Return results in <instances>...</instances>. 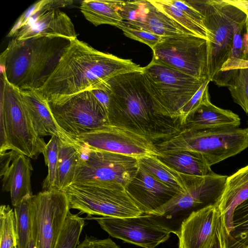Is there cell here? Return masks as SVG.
I'll list each match as a JSON object with an SVG mask.
<instances>
[{"label": "cell", "mask_w": 248, "mask_h": 248, "mask_svg": "<svg viewBox=\"0 0 248 248\" xmlns=\"http://www.w3.org/2000/svg\"><path fill=\"white\" fill-rule=\"evenodd\" d=\"M141 71L105 80L109 90V125L130 131L155 144L180 133V121L159 114L145 86Z\"/></svg>", "instance_id": "obj_1"}, {"label": "cell", "mask_w": 248, "mask_h": 248, "mask_svg": "<svg viewBox=\"0 0 248 248\" xmlns=\"http://www.w3.org/2000/svg\"><path fill=\"white\" fill-rule=\"evenodd\" d=\"M142 67L130 59L103 52L78 38L72 39L55 70L40 90L46 100L91 90L98 84Z\"/></svg>", "instance_id": "obj_2"}, {"label": "cell", "mask_w": 248, "mask_h": 248, "mask_svg": "<svg viewBox=\"0 0 248 248\" xmlns=\"http://www.w3.org/2000/svg\"><path fill=\"white\" fill-rule=\"evenodd\" d=\"M71 39L42 36L11 40L0 56V71L21 90H40L51 76Z\"/></svg>", "instance_id": "obj_3"}, {"label": "cell", "mask_w": 248, "mask_h": 248, "mask_svg": "<svg viewBox=\"0 0 248 248\" xmlns=\"http://www.w3.org/2000/svg\"><path fill=\"white\" fill-rule=\"evenodd\" d=\"M186 1L201 14L208 32V78L212 81L231 55L237 26L248 16L239 0Z\"/></svg>", "instance_id": "obj_4"}, {"label": "cell", "mask_w": 248, "mask_h": 248, "mask_svg": "<svg viewBox=\"0 0 248 248\" xmlns=\"http://www.w3.org/2000/svg\"><path fill=\"white\" fill-rule=\"evenodd\" d=\"M0 154L16 151L36 158L46 143L36 134L22 101L20 90L10 83L0 71Z\"/></svg>", "instance_id": "obj_5"}, {"label": "cell", "mask_w": 248, "mask_h": 248, "mask_svg": "<svg viewBox=\"0 0 248 248\" xmlns=\"http://www.w3.org/2000/svg\"><path fill=\"white\" fill-rule=\"evenodd\" d=\"M155 146L159 153L187 151L200 153L211 167L248 148V127L181 131Z\"/></svg>", "instance_id": "obj_6"}, {"label": "cell", "mask_w": 248, "mask_h": 248, "mask_svg": "<svg viewBox=\"0 0 248 248\" xmlns=\"http://www.w3.org/2000/svg\"><path fill=\"white\" fill-rule=\"evenodd\" d=\"M143 81L157 112L177 119L182 125L184 109L208 79H200L153 60L141 71Z\"/></svg>", "instance_id": "obj_7"}, {"label": "cell", "mask_w": 248, "mask_h": 248, "mask_svg": "<svg viewBox=\"0 0 248 248\" xmlns=\"http://www.w3.org/2000/svg\"><path fill=\"white\" fill-rule=\"evenodd\" d=\"M63 191L70 209L88 216L126 217L143 214L123 186L114 183L85 181L74 183Z\"/></svg>", "instance_id": "obj_8"}, {"label": "cell", "mask_w": 248, "mask_h": 248, "mask_svg": "<svg viewBox=\"0 0 248 248\" xmlns=\"http://www.w3.org/2000/svg\"><path fill=\"white\" fill-rule=\"evenodd\" d=\"M227 177L214 172L203 176L189 175L186 190L151 214L170 233L177 235L182 222L192 213L217 206Z\"/></svg>", "instance_id": "obj_9"}, {"label": "cell", "mask_w": 248, "mask_h": 248, "mask_svg": "<svg viewBox=\"0 0 248 248\" xmlns=\"http://www.w3.org/2000/svg\"><path fill=\"white\" fill-rule=\"evenodd\" d=\"M47 102L57 124L68 136L88 134L109 125L107 111L91 90L52 97Z\"/></svg>", "instance_id": "obj_10"}, {"label": "cell", "mask_w": 248, "mask_h": 248, "mask_svg": "<svg viewBox=\"0 0 248 248\" xmlns=\"http://www.w3.org/2000/svg\"><path fill=\"white\" fill-rule=\"evenodd\" d=\"M69 137L79 155L73 183L99 181L118 184L125 187L137 172L138 158L93 149Z\"/></svg>", "instance_id": "obj_11"}, {"label": "cell", "mask_w": 248, "mask_h": 248, "mask_svg": "<svg viewBox=\"0 0 248 248\" xmlns=\"http://www.w3.org/2000/svg\"><path fill=\"white\" fill-rule=\"evenodd\" d=\"M208 40L193 34L163 36L152 49L155 62L200 79H209Z\"/></svg>", "instance_id": "obj_12"}, {"label": "cell", "mask_w": 248, "mask_h": 248, "mask_svg": "<svg viewBox=\"0 0 248 248\" xmlns=\"http://www.w3.org/2000/svg\"><path fill=\"white\" fill-rule=\"evenodd\" d=\"M32 201L36 248H54L70 212L68 199L63 190L52 188L33 195Z\"/></svg>", "instance_id": "obj_13"}, {"label": "cell", "mask_w": 248, "mask_h": 248, "mask_svg": "<svg viewBox=\"0 0 248 248\" xmlns=\"http://www.w3.org/2000/svg\"><path fill=\"white\" fill-rule=\"evenodd\" d=\"M111 236L143 248H155L166 241L170 232L152 214L126 217L95 218Z\"/></svg>", "instance_id": "obj_14"}, {"label": "cell", "mask_w": 248, "mask_h": 248, "mask_svg": "<svg viewBox=\"0 0 248 248\" xmlns=\"http://www.w3.org/2000/svg\"><path fill=\"white\" fill-rule=\"evenodd\" d=\"M70 137L93 149L138 158L160 154L154 143L148 139L128 130L110 125L88 134Z\"/></svg>", "instance_id": "obj_15"}, {"label": "cell", "mask_w": 248, "mask_h": 248, "mask_svg": "<svg viewBox=\"0 0 248 248\" xmlns=\"http://www.w3.org/2000/svg\"><path fill=\"white\" fill-rule=\"evenodd\" d=\"M119 12L123 23L158 35H194L161 11L150 0L122 1Z\"/></svg>", "instance_id": "obj_16"}, {"label": "cell", "mask_w": 248, "mask_h": 248, "mask_svg": "<svg viewBox=\"0 0 248 248\" xmlns=\"http://www.w3.org/2000/svg\"><path fill=\"white\" fill-rule=\"evenodd\" d=\"M2 190L9 192L14 207L33 196L31 174L33 168L29 157L14 151L0 154Z\"/></svg>", "instance_id": "obj_17"}, {"label": "cell", "mask_w": 248, "mask_h": 248, "mask_svg": "<svg viewBox=\"0 0 248 248\" xmlns=\"http://www.w3.org/2000/svg\"><path fill=\"white\" fill-rule=\"evenodd\" d=\"M144 214H151L170 201L178 193L139 166L125 187Z\"/></svg>", "instance_id": "obj_18"}, {"label": "cell", "mask_w": 248, "mask_h": 248, "mask_svg": "<svg viewBox=\"0 0 248 248\" xmlns=\"http://www.w3.org/2000/svg\"><path fill=\"white\" fill-rule=\"evenodd\" d=\"M219 214L216 205L192 213L182 222L177 234L178 248H208Z\"/></svg>", "instance_id": "obj_19"}, {"label": "cell", "mask_w": 248, "mask_h": 248, "mask_svg": "<svg viewBox=\"0 0 248 248\" xmlns=\"http://www.w3.org/2000/svg\"><path fill=\"white\" fill-rule=\"evenodd\" d=\"M42 36L77 38L74 25L70 17L59 9L50 10L33 21L22 27L14 37L18 40Z\"/></svg>", "instance_id": "obj_20"}, {"label": "cell", "mask_w": 248, "mask_h": 248, "mask_svg": "<svg viewBox=\"0 0 248 248\" xmlns=\"http://www.w3.org/2000/svg\"><path fill=\"white\" fill-rule=\"evenodd\" d=\"M241 119L232 111L213 105L210 97L205 98L186 118L181 131L224 127H239Z\"/></svg>", "instance_id": "obj_21"}, {"label": "cell", "mask_w": 248, "mask_h": 248, "mask_svg": "<svg viewBox=\"0 0 248 248\" xmlns=\"http://www.w3.org/2000/svg\"><path fill=\"white\" fill-rule=\"evenodd\" d=\"M248 199V165L227 177L225 187L217 206L224 219L228 233L232 228L235 208Z\"/></svg>", "instance_id": "obj_22"}, {"label": "cell", "mask_w": 248, "mask_h": 248, "mask_svg": "<svg viewBox=\"0 0 248 248\" xmlns=\"http://www.w3.org/2000/svg\"><path fill=\"white\" fill-rule=\"evenodd\" d=\"M23 103L29 113L33 128L39 137L62 136L63 133L57 124L40 90H21Z\"/></svg>", "instance_id": "obj_23"}, {"label": "cell", "mask_w": 248, "mask_h": 248, "mask_svg": "<svg viewBox=\"0 0 248 248\" xmlns=\"http://www.w3.org/2000/svg\"><path fill=\"white\" fill-rule=\"evenodd\" d=\"M157 157L176 171L188 175L203 176L213 171L203 156L187 151L159 153Z\"/></svg>", "instance_id": "obj_24"}, {"label": "cell", "mask_w": 248, "mask_h": 248, "mask_svg": "<svg viewBox=\"0 0 248 248\" xmlns=\"http://www.w3.org/2000/svg\"><path fill=\"white\" fill-rule=\"evenodd\" d=\"M60 137L56 179L53 188L64 190L74 181L79 160L78 152L70 138L64 134Z\"/></svg>", "instance_id": "obj_25"}, {"label": "cell", "mask_w": 248, "mask_h": 248, "mask_svg": "<svg viewBox=\"0 0 248 248\" xmlns=\"http://www.w3.org/2000/svg\"><path fill=\"white\" fill-rule=\"evenodd\" d=\"M122 0H84L80 5L85 18L94 26L108 24L119 27L123 19L119 12Z\"/></svg>", "instance_id": "obj_26"}, {"label": "cell", "mask_w": 248, "mask_h": 248, "mask_svg": "<svg viewBox=\"0 0 248 248\" xmlns=\"http://www.w3.org/2000/svg\"><path fill=\"white\" fill-rule=\"evenodd\" d=\"M140 167L167 186L179 192L185 191L188 175L180 173L159 160L155 155L138 158Z\"/></svg>", "instance_id": "obj_27"}, {"label": "cell", "mask_w": 248, "mask_h": 248, "mask_svg": "<svg viewBox=\"0 0 248 248\" xmlns=\"http://www.w3.org/2000/svg\"><path fill=\"white\" fill-rule=\"evenodd\" d=\"M32 197L14 206L17 248H28L31 238L34 216Z\"/></svg>", "instance_id": "obj_28"}, {"label": "cell", "mask_w": 248, "mask_h": 248, "mask_svg": "<svg viewBox=\"0 0 248 248\" xmlns=\"http://www.w3.org/2000/svg\"><path fill=\"white\" fill-rule=\"evenodd\" d=\"M226 242L227 248L248 247V199L235 208L232 229L226 232Z\"/></svg>", "instance_id": "obj_29"}, {"label": "cell", "mask_w": 248, "mask_h": 248, "mask_svg": "<svg viewBox=\"0 0 248 248\" xmlns=\"http://www.w3.org/2000/svg\"><path fill=\"white\" fill-rule=\"evenodd\" d=\"M222 86L228 87L234 101L248 114V61L230 73Z\"/></svg>", "instance_id": "obj_30"}, {"label": "cell", "mask_w": 248, "mask_h": 248, "mask_svg": "<svg viewBox=\"0 0 248 248\" xmlns=\"http://www.w3.org/2000/svg\"><path fill=\"white\" fill-rule=\"evenodd\" d=\"M150 1L161 11L193 34L208 39V32L205 27L195 22L182 11L170 2L169 0H150Z\"/></svg>", "instance_id": "obj_31"}, {"label": "cell", "mask_w": 248, "mask_h": 248, "mask_svg": "<svg viewBox=\"0 0 248 248\" xmlns=\"http://www.w3.org/2000/svg\"><path fill=\"white\" fill-rule=\"evenodd\" d=\"M84 225V218L69 212L54 248H77Z\"/></svg>", "instance_id": "obj_32"}, {"label": "cell", "mask_w": 248, "mask_h": 248, "mask_svg": "<svg viewBox=\"0 0 248 248\" xmlns=\"http://www.w3.org/2000/svg\"><path fill=\"white\" fill-rule=\"evenodd\" d=\"M0 248L17 246L15 212L9 205L0 206Z\"/></svg>", "instance_id": "obj_33"}, {"label": "cell", "mask_w": 248, "mask_h": 248, "mask_svg": "<svg viewBox=\"0 0 248 248\" xmlns=\"http://www.w3.org/2000/svg\"><path fill=\"white\" fill-rule=\"evenodd\" d=\"M60 146V137L51 136L46 143L44 154L46 165L48 168V174L43 183V188L47 190L53 188L56 179Z\"/></svg>", "instance_id": "obj_34"}, {"label": "cell", "mask_w": 248, "mask_h": 248, "mask_svg": "<svg viewBox=\"0 0 248 248\" xmlns=\"http://www.w3.org/2000/svg\"><path fill=\"white\" fill-rule=\"evenodd\" d=\"M127 37L145 44L152 49L162 39V36L131 27L123 23L118 27Z\"/></svg>", "instance_id": "obj_35"}, {"label": "cell", "mask_w": 248, "mask_h": 248, "mask_svg": "<svg viewBox=\"0 0 248 248\" xmlns=\"http://www.w3.org/2000/svg\"><path fill=\"white\" fill-rule=\"evenodd\" d=\"M49 0H41L38 1L30 6L18 17L13 27L11 28L7 36L14 37L18 31L27 22L29 19L36 12L43 9L46 5Z\"/></svg>", "instance_id": "obj_36"}, {"label": "cell", "mask_w": 248, "mask_h": 248, "mask_svg": "<svg viewBox=\"0 0 248 248\" xmlns=\"http://www.w3.org/2000/svg\"><path fill=\"white\" fill-rule=\"evenodd\" d=\"M226 231L223 217L220 213L214 234L208 248H227Z\"/></svg>", "instance_id": "obj_37"}, {"label": "cell", "mask_w": 248, "mask_h": 248, "mask_svg": "<svg viewBox=\"0 0 248 248\" xmlns=\"http://www.w3.org/2000/svg\"><path fill=\"white\" fill-rule=\"evenodd\" d=\"M77 248H121L110 238L100 239L86 235Z\"/></svg>", "instance_id": "obj_38"}, {"label": "cell", "mask_w": 248, "mask_h": 248, "mask_svg": "<svg viewBox=\"0 0 248 248\" xmlns=\"http://www.w3.org/2000/svg\"><path fill=\"white\" fill-rule=\"evenodd\" d=\"M169 1L174 6L185 13L195 22L205 27L201 14L196 9L188 4L186 0H169Z\"/></svg>", "instance_id": "obj_39"}, {"label": "cell", "mask_w": 248, "mask_h": 248, "mask_svg": "<svg viewBox=\"0 0 248 248\" xmlns=\"http://www.w3.org/2000/svg\"><path fill=\"white\" fill-rule=\"evenodd\" d=\"M248 16V0H239Z\"/></svg>", "instance_id": "obj_40"}, {"label": "cell", "mask_w": 248, "mask_h": 248, "mask_svg": "<svg viewBox=\"0 0 248 248\" xmlns=\"http://www.w3.org/2000/svg\"><path fill=\"white\" fill-rule=\"evenodd\" d=\"M28 248H36L35 242L32 236H31V238L29 243Z\"/></svg>", "instance_id": "obj_41"}, {"label": "cell", "mask_w": 248, "mask_h": 248, "mask_svg": "<svg viewBox=\"0 0 248 248\" xmlns=\"http://www.w3.org/2000/svg\"><path fill=\"white\" fill-rule=\"evenodd\" d=\"M13 248H17V246H16V247H13Z\"/></svg>", "instance_id": "obj_42"}, {"label": "cell", "mask_w": 248, "mask_h": 248, "mask_svg": "<svg viewBox=\"0 0 248 248\" xmlns=\"http://www.w3.org/2000/svg\"><path fill=\"white\" fill-rule=\"evenodd\" d=\"M247 248H248V247Z\"/></svg>", "instance_id": "obj_43"}]
</instances>
